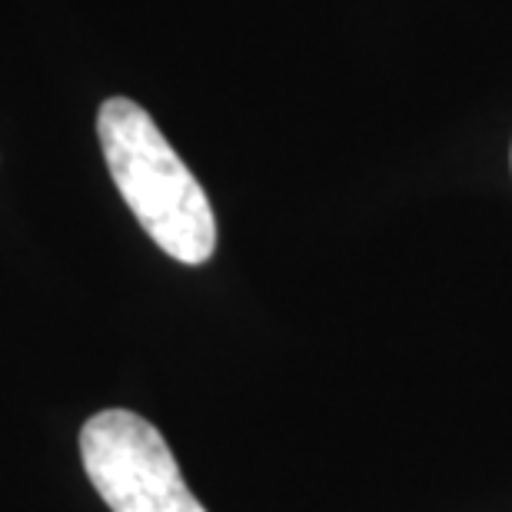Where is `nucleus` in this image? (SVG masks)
<instances>
[{"label":"nucleus","mask_w":512,"mask_h":512,"mask_svg":"<svg viewBox=\"0 0 512 512\" xmlns=\"http://www.w3.org/2000/svg\"><path fill=\"white\" fill-rule=\"evenodd\" d=\"M97 137L110 177L147 237L177 263H207L217 250V217L147 110L127 97L104 100Z\"/></svg>","instance_id":"nucleus-1"},{"label":"nucleus","mask_w":512,"mask_h":512,"mask_svg":"<svg viewBox=\"0 0 512 512\" xmlns=\"http://www.w3.org/2000/svg\"><path fill=\"white\" fill-rule=\"evenodd\" d=\"M80 456L110 512H207L160 429L130 409H104L80 429Z\"/></svg>","instance_id":"nucleus-2"}]
</instances>
